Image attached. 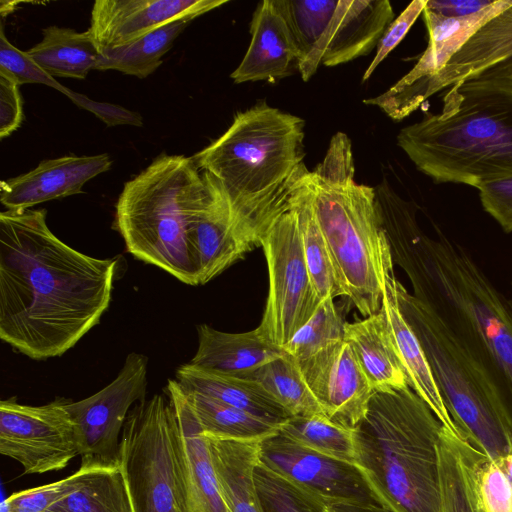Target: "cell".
<instances>
[{
    "label": "cell",
    "mask_w": 512,
    "mask_h": 512,
    "mask_svg": "<svg viewBox=\"0 0 512 512\" xmlns=\"http://www.w3.org/2000/svg\"><path fill=\"white\" fill-rule=\"evenodd\" d=\"M494 0H426L425 8L444 17L461 18L476 14Z\"/></svg>",
    "instance_id": "43"
},
{
    "label": "cell",
    "mask_w": 512,
    "mask_h": 512,
    "mask_svg": "<svg viewBox=\"0 0 512 512\" xmlns=\"http://www.w3.org/2000/svg\"><path fill=\"white\" fill-rule=\"evenodd\" d=\"M351 141L336 133L308 174L315 214L346 296L365 317L381 310L392 258L374 187L354 180Z\"/></svg>",
    "instance_id": "5"
},
{
    "label": "cell",
    "mask_w": 512,
    "mask_h": 512,
    "mask_svg": "<svg viewBox=\"0 0 512 512\" xmlns=\"http://www.w3.org/2000/svg\"><path fill=\"white\" fill-rule=\"evenodd\" d=\"M426 273L431 300L413 299L399 285L402 311L462 436L498 462L512 452V384L444 277L433 266Z\"/></svg>",
    "instance_id": "2"
},
{
    "label": "cell",
    "mask_w": 512,
    "mask_h": 512,
    "mask_svg": "<svg viewBox=\"0 0 512 512\" xmlns=\"http://www.w3.org/2000/svg\"><path fill=\"white\" fill-rule=\"evenodd\" d=\"M204 197L193 157L161 154L124 184L113 228L135 258L197 286L192 233Z\"/></svg>",
    "instance_id": "7"
},
{
    "label": "cell",
    "mask_w": 512,
    "mask_h": 512,
    "mask_svg": "<svg viewBox=\"0 0 512 512\" xmlns=\"http://www.w3.org/2000/svg\"><path fill=\"white\" fill-rule=\"evenodd\" d=\"M228 512H264L254 479L259 443L206 436Z\"/></svg>",
    "instance_id": "29"
},
{
    "label": "cell",
    "mask_w": 512,
    "mask_h": 512,
    "mask_svg": "<svg viewBox=\"0 0 512 512\" xmlns=\"http://www.w3.org/2000/svg\"><path fill=\"white\" fill-rule=\"evenodd\" d=\"M345 340L351 345L374 391L409 386L383 307L362 320L346 323Z\"/></svg>",
    "instance_id": "25"
},
{
    "label": "cell",
    "mask_w": 512,
    "mask_h": 512,
    "mask_svg": "<svg viewBox=\"0 0 512 512\" xmlns=\"http://www.w3.org/2000/svg\"><path fill=\"white\" fill-rule=\"evenodd\" d=\"M202 176L205 197L192 233L199 285L261 247L259 234L236 216L217 181L207 172Z\"/></svg>",
    "instance_id": "16"
},
{
    "label": "cell",
    "mask_w": 512,
    "mask_h": 512,
    "mask_svg": "<svg viewBox=\"0 0 512 512\" xmlns=\"http://www.w3.org/2000/svg\"><path fill=\"white\" fill-rule=\"evenodd\" d=\"M198 347L190 363L212 371L246 376L286 352L268 341L257 327L243 333H229L207 324L197 326Z\"/></svg>",
    "instance_id": "24"
},
{
    "label": "cell",
    "mask_w": 512,
    "mask_h": 512,
    "mask_svg": "<svg viewBox=\"0 0 512 512\" xmlns=\"http://www.w3.org/2000/svg\"><path fill=\"white\" fill-rule=\"evenodd\" d=\"M398 286L390 258L384 269L382 307L387 315L390 332L407 374L409 386L425 401L446 429L464 438L445 405L419 338L402 311Z\"/></svg>",
    "instance_id": "20"
},
{
    "label": "cell",
    "mask_w": 512,
    "mask_h": 512,
    "mask_svg": "<svg viewBox=\"0 0 512 512\" xmlns=\"http://www.w3.org/2000/svg\"><path fill=\"white\" fill-rule=\"evenodd\" d=\"M260 244L268 266L269 292L257 329L283 348L321 302L306 266L289 181L264 225Z\"/></svg>",
    "instance_id": "10"
},
{
    "label": "cell",
    "mask_w": 512,
    "mask_h": 512,
    "mask_svg": "<svg viewBox=\"0 0 512 512\" xmlns=\"http://www.w3.org/2000/svg\"><path fill=\"white\" fill-rule=\"evenodd\" d=\"M304 120L261 102L193 156L237 217L261 236L276 200L303 164Z\"/></svg>",
    "instance_id": "6"
},
{
    "label": "cell",
    "mask_w": 512,
    "mask_h": 512,
    "mask_svg": "<svg viewBox=\"0 0 512 512\" xmlns=\"http://www.w3.org/2000/svg\"><path fill=\"white\" fill-rule=\"evenodd\" d=\"M499 71L504 73L506 76H508L512 80V59L497 65L496 67Z\"/></svg>",
    "instance_id": "46"
},
{
    "label": "cell",
    "mask_w": 512,
    "mask_h": 512,
    "mask_svg": "<svg viewBox=\"0 0 512 512\" xmlns=\"http://www.w3.org/2000/svg\"><path fill=\"white\" fill-rule=\"evenodd\" d=\"M16 78L0 68V138L17 130L24 118L23 101Z\"/></svg>",
    "instance_id": "42"
},
{
    "label": "cell",
    "mask_w": 512,
    "mask_h": 512,
    "mask_svg": "<svg viewBox=\"0 0 512 512\" xmlns=\"http://www.w3.org/2000/svg\"><path fill=\"white\" fill-rule=\"evenodd\" d=\"M46 215L0 213V338L34 360L63 355L100 322L117 265L61 241Z\"/></svg>",
    "instance_id": "1"
},
{
    "label": "cell",
    "mask_w": 512,
    "mask_h": 512,
    "mask_svg": "<svg viewBox=\"0 0 512 512\" xmlns=\"http://www.w3.org/2000/svg\"><path fill=\"white\" fill-rule=\"evenodd\" d=\"M148 358L132 352L116 378L95 394L67 402L80 440L81 465H119L122 429L132 405L145 399Z\"/></svg>",
    "instance_id": "13"
},
{
    "label": "cell",
    "mask_w": 512,
    "mask_h": 512,
    "mask_svg": "<svg viewBox=\"0 0 512 512\" xmlns=\"http://www.w3.org/2000/svg\"><path fill=\"white\" fill-rule=\"evenodd\" d=\"M4 3L7 5L6 7L1 6V15L2 17H5V15L9 14L11 11L15 9V6H17L18 2H6Z\"/></svg>",
    "instance_id": "47"
},
{
    "label": "cell",
    "mask_w": 512,
    "mask_h": 512,
    "mask_svg": "<svg viewBox=\"0 0 512 512\" xmlns=\"http://www.w3.org/2000/svg\"><path fill=\"white\" fill-rule=\"evenodd\" d=\"M512 59V5L479 27L426 84L421 104L435 93Z\"/></svg>",
    "instance_id": "23"
},
{
    "label": "cell",
    "mask_w": 512,
    "mask_h": 512,
    "mask_svg": "<svg viewBox=\"0 0 512 512\" xmlns=\"http://www.w3.org/2000/svg\"><path fill=\"white\" fill-rule=\"evenodd\" d=\"M397 145L436 183L512 176V80L492 68L449 87L441 112L401 129Z\"/></svg>",
    "instance_id": "3"
},
{
    "label": "cell",
    "mask_w": 512,
    "mask_h": 512,
    "mask_svg": "<svg viewBox=\"0 0 512 512\" xmlns=\"http://www.w3.org/2000/svg\"><path fill=\"white\" fill-rule=\"evenodd\" d=\"M67 399L44 405L0 402V453L17 461L25 474H44L67 467L80 456L77 425Z\"/></svg>",
    "instance_id": "11"
},
{
    "label": "cell",
    "mask_w": 512,
    "mask_h": 512,
    "mask_svg": "<svg viewBox=\"0 0 512 512\" xmlns=\"http://www.w3.org/2000/svg\"><path fill=\"white\" fill-rule=\"evenodd\" d=\"M42 40L25 51L42 70L52 77L85 79L96 68L100 57L89 30L49 26Z\"/></svg>",
    "instance_id": "30"
},
{
    "label": "cell",
    "mask_w": 512,
    "mask_h": 512,
    "mask_svg": "<svg viewBox=\"0 0 512 512\" xmlns=\"http://www.w3.org/2000/svg\"><path fill=\"white\" fill-rule=\"evenodd\" d=\"M111 166L108 154L46 159L33 170L2 181L0 201L7 210H25L79 194L89 180L108 171Z\"/></svg>",
    "instance_id": "19"
},
{
    "label": "cell",
    "mask_w": 512,
    "mask_h": 512,
    "mask_svg": "<svg viewBox=\"0 0 512 512\" xmlns=\"http://www.w3.org/2000/svg\"><path fill=\"white\" fill-rule=\"evenodd\" d=\"M259 462L326 506L381 505L354 463L303 447L280 430L259 443Z\"/></svg>",
    "instance_id": "14"
},
{
    "label": "cell",
    "mask_w": 512,
    "mask_h": 512,
    "mask_svg": "<svg viewBox=\"0 0 512 512\" xmlns=\"http://www.w3.org/2000/svg\"><path fill=\"white\" fill-rule=\"evenodd\" d=\"M176 380L189 390L251 413L278 426L292 416L265 389L249 377L228 375L186 363L176 369Z\"/></svg>",
    "instance_id": "27"
},
{
    "label": "cell",
    "mask_w": 512,
    "mask_h": 512,
    "mask_svg": "<svg viewBox=\"0 0 512 512\" xmlns=\"http://www.w3.org/2000/svg\"><path fill=\"white\" fill-rule=\"evenodd\" d=\"M440 512H486L479 477L487 457L444 426L438 443Z\"/></svg>",
    "instance_id": "26"
},
{
    "label": "cell",
    "mask_w": 512,
    "mask_h": 512,
    "mask_svg": "<svg viewBox=\"0 0 512 512\" xmlns=\"http://www.w3.org/2000/svg\"><path fill=\"white\" fill-rule=\"evenodd\" d=\"M119 466L134 512H189L181 431L165 393L130 410L120 439Z\"/></svg>",
    "instance_id": "8"
},
{
    "label": "cell",
    "mask_w": 512,
    "mask_h": 512,
    "mask_svg": "<svg viewBox=\"0 0 512 512\" xmlns=\"http://www.w3.org/2000/svg\"><path fill=\"white\" fill-rule=\"evenodd\" d=\"M345 322L334 304L332 295L321 300L310 319L283 347L297 363L345 339Z\"/></svg>",
    "instance_id": "36"
},
{
    "label": "cell",
    "mask_w": 512,
    "mask_h": 512,
    "mask_svg": "<svg viewBox=\"0 0 512 512\" xmlns=\"http://www.w3.org/2000/svg\"><path fill=\"white\" fill-rule=\"evenodd\" d=\"M77 488L47 512H134L120 466H86Z\"/></svg>",
    "instance_id": "31"
},
{
    "label": "cell",
    "mask_w": 512,
    "mask_h": 512,
    "mask_svg": "<svg viewBox=\"0 0 512 512\" xmlns=\"http://www.w3.org/2000/svg\"><path fill=\"white\" fill-rule=\"evenodd\" d=\"M432 262L470 313L512 384V302L478 266L472 255L445 234L425 238Z\"/></svg>",
    "instance_id": "12"
},
{
    "label": "cell",
    "mask_w": 512,
    "mask_h": 512,
    "mask_svg": "<svg viewBox=\"0 0 512 512\" xmlns=\"http://www.w3.org/2000/svg\"><path fill=\"white\" fill-rule=\"evenodd\" d=\"M280 433L317 453L355 464L353 430L333 423L324 415L291 417L281 426Z\"/></svg>",
    "instance_id": "35"
},
{
    "label": "cell",
    "mask_w": 512,
    "mask_h": 512,
    "mask_svg": "<svg viewBox=\"0 0 512 512\" xmlns=\"http://www.w3.org/2000/svg\"><path fill=\"white\" fill-rule=\"evenodd\" d=\"M251 41L239 66L232 72L235 83L273 81L291 73L298 52L290 29L274 0L258 4L250 26Z\"/></svg>",
    "instance_id": "22"
},
{
    "label": "cell",
    "mask_w": 512,
    "mask_h": 512,
    "mask_svg": "<svg viewBox=\"0 0 512 512\" xmlns=\"http://www.w3.org/2000/svg\"><path fill=\"white\" fill-rule=\"evenodd\" d=\"M85 470L80 466L66 478L13 493L4 502V512H47L54 503L77 488Z\"/></svg>",
    "instance_id": "38"
},
{
    "label": "cell",
    "mask_w": 512,
    "mask_h": 512,
    "mask_svg": "<svg viewBox=\"0 0 512 512\" xmlns=\"http://www.w3.org/2000/svg\"><path fill=\"white\" fill-rule=\"evenodd\" d=\"M203 434L225 440L260 443L280 426L251 413L185 389Z\"/></svg>",
    "instance_id": "32"
},
{
    "label": "cell",
    "mask_w": 512,
    "mask_h": 512,
    "mask_svg": "<svg viewBox=\"0 0 512 512\" xmlns=\"http://www.w3.org/2000/svg\"><path fill=\"white\" fill-rule=\"evenodd\" d=\"M242 377L257 381L292 417L324 415L297 361L287 353Z\"/></svg>",
    "instance_id": "34"
},
{
    "label": "cell",
    "mask_w": 512,
    "mask_h": 512,
    "mask_svg": "<svg viewBox=\"0 0 512 512\" xmlns=\"http://www.w3.org/2000/svg\"><path fill=\"white\" fill-rule=\"evenodd\" d=\"M483 209L509 233L512 232V176L477 186Z\"/></svg>",
    "instance_id": "41"
},
{
    "label": "cell",
    "mask_w": 512,
    "mask_h": 512,
    "mask_svg": "<svg viewBox=\"0 0 512 512\" xmlns=\"http://www.w3.org/2000/svg\"><path fill=\"white\" fill-rule=\"evenodd\" d=\"M508 479L512 482V452L507 454L500 461L496 462Z\"/></svg>",
    "instance_id": "45"
},
{
    "label": "cell",
    "mask_w": 512,
    "mask_h": 512,
    "mask_svg": "<svg viewBox=\"0 0 512 512\" xmlns=\"http://www.w3.org/2000/svg\"><path fill=\"white\" fill-rule=\"evenodd\" d=\"M443 425L410 386L374 391L354 428L355 465L392 512H440Z\"/></svg>",
    "instance_id": "4"
},
{
    "label": "cell",
    "mask_w": 512,
    "mask_h": 512,
    "mask_svg": "<svg viewBox=\"0 0 512 512\" xmlns=\"http://www.w3.org/2000/svg\"><path fill=\"white\" fill-rule=\"evenodd\" d=\"M479 487L486 512H512V482L496 462H485Z\"/></svg>",
    "instance_id": "39"
},
{
    "label": "cell",
    "mask_w": 512,
    "mask_h": 512,
    "mask_svg": "<svg viewBox=\"0 0 512 512\" xmlns=\"http://www.w3.org/2000/svg\"><path fill=\"white\" fill-rule=\"evenodd\" d=\"M309 170L301 164L289 180V188L297 212L303 253L314 291L321 301L327 295L344 296L332 256L318 223Z\"/></svg>",
    "instance_id": "28"
},
{
    "label": "cell",
    "mask_w": 512,
    "mask_h": 512,
    "mask_svg": "<svg viewBox=\"0 0 512 512\" xmlns=\"http://www.w3.org/2000/svg\"><path fill=\"white\" fill-rule=\"evenodd\" d=\"M328 507L333 512H392L382 505L339 504Z\"/></svg>",
    "instance_id": "44"
},
{
    "label": "cell",
    "mask_w": 512,
    "mask_h": 512,
    "mask_svg": "<svg viewBox=\"0 0 512 512\" xmlns=\"http://www.w3.org/2000/svg\"><path fill=\"white\" fill-rule=\"evenodd\" d=\"M227 0H97L88 29L100 52L113 49L170 22L199 17Z\"/></svg>",
    "instance_id": "18"
},
{
    "label": "cell",
    "mask_w": 512,
    "mask_h": 512,
    "mask_svg": "<svg viewBox=\"0 0 512 512\" xmlns=\"http://www.w3.org/2000/svg\"><path fill=\"white\" fill-rule=\"evenodd\" d=\"M298 365L325 417L354 430L374 390L351 345L344 339Z\"/></svg>",
    "instance_id": "17"
},
{
    "label": "cell",
    "mask_w": 512,
    "mask_h": 512,
    "mask_svg": "<svg viewBox=\"0 0 512 512\" xmlns=\"http://www.w3.org/2000/svg\"><path fill=\"white\" fill-rule=\"evenodd\" d=\"M164 393L179 423L185 454L189 512H228L221 495L209 445L184 388L168 379Z\"/></svg>",
    "instance_id": "21"
},
{
    "label": "cell",
    "mask_w": 512,
    "mask_h": 512,
    "mask_svg": "<svg viewBox=\"0 0 512 512\" xmlns=\"http://www.w3.org/2000/svg\"><path fill=\"white\" fill-rule=\"evenodd\" d=\"M254 479L264 512L325 511V504L272 472L259 460Z\"/></svg>",
    "instance_id": "37"
},
{
    "label": "cell",
    "mask_w": 512,
    "mask_h": 512,
    "mask_svg": "<svg viewBox=\"0 0 512 512\" xmlns=\"http://www.w3.org/2000/svg\"><path fill=\"white\" fill-rule=\"evenodd\" d=\"M426 0L412 1L404 11L387 27L376 46V54L364 72L362 81H366L388 54L403 40L417 18L423 13Z\"/></svg>",
    "instance_id": "40"
},
{
    "label": "cell",
    "mask_w": 512,
    "mask_h": 512,
    "mask_svg": "<svg viewBox=\"0 0 512 512\" xmlns=\"http://www.w3.org/2000/svg\"><path fill=\"white\" fill-rule=\"evenodd\" d=\"M324 512H333V511L328 506H326Z\"/></svg>",
    "instance_id": "48"
},
{
    "label": "cell",
    "mask_w": 512,
    "mask_h": 512,
    "mask_svg": "<svg viewBox=\"0 0 512 512\" xmlns=\"http://www.w3.org/2000/svg\"><path fill=\"white\" fill-rule=\"evenodd\" d=\"M194 19L186 17L170 22L133 42L101 51L95 70H117L146 78L161 65L162 57Z\"/></svg>",
    "instance_id": "33"
},
{
    "label": "cell",
    "mask_w": 512,
    "mask_h": 512,
    "mask_svg": "<svg viewBox=\"0 0 512 512\" xmlns=\"http://www.w3.org/2000/svg\"><path fill=\"white\" fill-rule=\"evenodd\" d=\"M512 5V0H494L482 11L461 18H448L426 8L423 16L428 29V46L415 66L384 93L364 100L379 107L394 121H401L416 111L428 81L485 22Z\"/></svg>",
    "instance_id": "15"
},
{
    "label": "cell",
    "mask_w": 512,
    "mask_h": 512,
    "mask_svg": "<svg viewBox=\"0 0 512 512\" xmlns=\"http://www.w3.org/2000/svg\"><path fill=\"white\" fill-rule=\"evenodd\" d=\"M292 34L297 67L308 81L322 64L332 67L369 54L393 21L388 0H274Z\"/></svg>",
    "instance_id": "9"
}]
</instances>
